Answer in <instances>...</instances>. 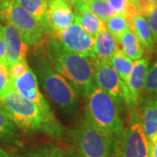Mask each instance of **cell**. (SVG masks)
<instances>
[{
  "instance_id": "6da1fadb",
  "label": "cell",
  "mask_w": 157,
  "mask_h": 157,
  "mask_svg": "<svg viewBox=\"0 0 157 157\" xmlns=\"http://www.w3.org/2000/svg\"><path fill=\"white\" fill-rule=\"evenodd\" d=\"M45 44V57L52 66L72 86L77 95L86 98L94 82L92 59L67 50L52 35Z\"/></svg>"
},
{
  "instance_id": "7a4b0ae2",
  "label": "cell",
  "mask_w": 157,
  "mask_h": 157,
  "mask_svg": "<svg viewBox=\"0 0 157 157\" xmlns=\"http://www.w3.org/2000/svg\"><path fill=\"white\" fill-rule=\"evenodd\" d=\"M0 101L18 128L28 133H41L52 138H60L65 135V128L54 113L44 112L13 89L10 90Z\"/></svg>"
},
{
  "instance_id": "3957f363",
  "label": "cell",
  "mask_w": 157,
  "mask_h": 157,
  "mask_svg": "<svg viewBox=\"0 0 157 157\" xmlns=\"http://www.w3.org/2000/svg\"><path fill=\"white\" fill-rule=\"evenodd\" d=\"M32 69L38 82L62 112L74 116L78 112V95L67 80L53 68L41 50L33 53Z\"/></svg>"
},
{
  "instance_id": "277c9868",
  "label": "cell",
  "mask_w": 157,
  "mask_h": 157,
  "mask_svg": "<svg viewBox=\"0 0 157 157\" xmlns=\"http://www.w3.org/2000/svg\"><path fill=\"white\" fill-rule=\"evenodd\" d=\"M86 99L87 104L85 115L119 143L123 132L124 124L120 111L111 96L94 84Z\"/></svg>"
},
{
  "instance_id": "5b68a950",
  "label": "cell",
  "mask_w": 157,
  "mask_h": 157,
  "mask_svg": "<svg viewBox=\"0 0 157 157\" xmlns=\"http://www.w3.org/2000/svg\"><path fill=\"white\" fill-rule=\"evenodd\" d=\"M75 151L80 157H114L118 143L86 116L71 130Z\"/></svg>"
},
{
  "instance_id": "8992f818",
  "label": "cell",
  "mask_w": 157,
  "mask_h": 157,
  "mask_svg": "<svg viewBox=\"0 0 157 157\" xmlns=\"http://www.w3.org/2000/svg\"><path fill=\"white\" fill-rule=\"evenodd\" d=\"M0 19L17 29L29 46L44 41L45 32L41 25L15 0H0Z\"/></svg>"
},
{
  "instance_id": "52a82bcc",
  "label": "cell",
  "mask_w": 157,
  "mask_h": 157,
  "mask_svg": "<svg viewBox=\"0 0 157 157\" xmlns=\"http://www.w3.org/2000/svg\"><path fill=\"white\" fill-rule=\"evenodd\" d=\"M114 157H149V145L138 109L130 110V121L123 129Z\"/></svg>"
},
{
  "instance_id": "ba28073f",
  "label": "cell",
  "mask_w": 157,
  "mask_h": 157,
  "mask_svg": "<svg viewBox=\"0 0 157 157\" xmlns=\"http://www.w3.org/2000/svg\"><path fill=\"white\" fill-rule=\"evenodd\" d=\"M67 50L80 56L95 59L94 51V39L86 33L77 22L72 23L66 28L52 34Z\"/></svg>"
},
{
  "instance_id": "9c48e42d",
  "label": "cell",
  "mask_w": 157,
  "mask_h": 157,
  "mask_svg": "<svg viewBox=\"0 0 157 157\" xmlns=\"http://www.w3.org/2000/svg\"><path fill=\"white\" fill-rule=\"evenodd\" d=\"M95 84L111 96L119 111L123 109V92L121 78L115 72L109 60L93 59Z\"/></svg>"
},
{
  "instance_id": "30bf717a",
  "label": "cell",
  "mask_w": 157,
  "mask_h": 157,
  "mask_svg": "<svg viewBox=\"0 0 157 157\" xmlns=\"http://www.w3.org/2000/svg\"><path fill=\"white\" fill-rule=\"evenodd\" d=\"M11 88L25 99L33 102L47 113H53L48 102L42 95L39 86L38 78L31 67L16 78H11Z\"/></svg>"
},
{
  "instance_id": "8fae6325",
  "label": "cell",
  "mask_w": 157,
  "mask_h": 157,
  "mask_svg": "<svg viewBox=\"0 0 157 157\" xmlns=\"http://www.w3.org/2000/svg\"><path fill=\"white\" fill-rule=\"evenodd\" d=\"M148 68V59L141 58L134 61L126 86H122L124 103L130 110L138 108L140 96L144 89L147 72Z\"/></svg>"
},
{
  "instance_id": "7c38bea8",
  "label": "cell",
  "mask_w": 157,
  "mask_h": 157,
  "mask_svg": "<svg viewBox=\"0 0 157 157\" xmlns=\"http://www.w3.org/2000/svg\"><path fill=\"white\" fill-rule=\"evenodd\" d=\"M3 37L6 45V58L8 69L18 62L26 60L29 45L23 39L21 34L10 24L2 25Z\"/></svg>"
},
{
  "instance_id": "4fadbf2b",
  "label": "cell",
  "mask_w": 157,
  "mask_h": 157,
  "mask_svg": "<svg viewBox=\"0 0 157 157\" xmlns=\"http://www.w3.org/2000/svg\"><path fill=\"white\" fill-rule=\"evenodd\" d=\"M139 115L148 145H157V95L146 96L139 102Z\"/></svg>"
},
{
  "instance_id": "5bb4252c",
  "label": "cell",
  "mask_w": 157,
  "mask_h": 157,
  "mask_svg": "<svg viewBox=\"0 0 157 157\" xmlns=\"http://www.w3.org/2000/svg\"><path fill=\"white\" fill-rule=\"evenodd\" d=\"M47 17L52 34L74 22V13L70 0H48Z\"/></svg>"
},
{
  "instance_id": "9a60e30c",
  "label": "cell",
  "mask_w": 157,
  "mask_h": 157,
  "mask_svg": "<svg viewBox=\"0 0 157 157\" xmlns=\"http://www.w3.org/2000/svg\"><path fill=\"white\" fill-rule=\"evenodd\" d=\"M71 4L73 7L74 21L78 23L91 37L94 39L101 32L107 30L106 23L90 11L86 5L77 2H73Z\"/></svg>"
},
{
  "instance_id": "2e32d148",
  "label": "cell",
  "mask_w": 157,
  "mask_h": 157,
  "mask_svg": "<svg viewBox=\"0 0 157 157\" xmlns=\"http://www.w3.org/2000/svg\"><path fill=\"white\" fill-rule=\"evenodd\" d=\"M16 157H80L77 152L69 147L54 143L33 147L18 154Z\"/></svg>"
},
{
  "instance_id": "e0dca14e",
  "label": "cell",
  "mask_w": 157,
  "mask_h": 157,
  "mask_svg": "<svg viewBox=\"0 0 157 157\" xmlns=\"http://www.w3.org/2000/svg\"><path fill=\"white\" fill-rule=\"evenodd\" d=\"M15 1L41 25L45 33L49 35L52 34V31L47 17L48 0H15Z\"/></svg>"
},
{
  "instance_id": "ac0fdd59",
  "label": "cell",
  "mask_w": 157,
  "mask_h": 157,
  "mask_svg": "<svg viewBox=\"0 0 157 157\" xmlns=\"http://www.w3.org/2000/svg\"><path fill=\"white\" fill-rule=\"evenodd\" d=\"M128 28L135 33L139 39L144 49L148 52H152L155 48L150 28L147 23V19L145 16L136 13L128 22Z\"/></svg>"
},
{
  "instance_id": "d6986e66",
  "label": "cell",
  "mask_w": 157,
  "mask_h": 157,
  "mask_svg": "<svg viewBox=\"0 0 157 157\" xmlns=\"http://www.w3.org/2000/svg\"><path fill=\"white\" fill-rule=\"evenodd\" d=\"M116 39L107 30L101 32L94 38V51L95 54L94 59L109 60L110 57L120 48Z\"/></svg>"
},
{
  "instance_id": "ffe728a7",
  "label": "cell",
  "mask_w": 157,
  "mask_h": 157,
  "mask_svg": "<svg viewBox=\"0 0 157 157\" xmlns=\"http://www.w3.org/2000/svg\"><path fill=\"white\" fill-rule=\"evenodd\" d=\"M117 43L121 45V52L133 61L141 59L144 54L143 45L129 28L120 37Z\"/></svg>"
},
{
  "instance_id": "44dd1931",
  "label": "cell",
  "mask_w": 157,
  "mask_h": 157,
  "mask_svg": "<svg viewBox=\"0 0 157 157\" xmlns=\"http://www.w3.org/2000/svg\"><path fill=\"white\" fill-rule=\"evenodd\" d=\"M18 138V128L13 123L0 101V141L13 143L17 142Z\"/></svg>"
},
{
  "instance_id": "7402d4cb",
  "label": "cell",
  "mask_w": 157,
  "mask_h": 157,
  "mask_svg": "<svg viewBox=\"0 0 157 157\" xmlns=\"http://www.w3.org/2000/svg\"><path fill=\"white\" fill-rule=\"evenodd\" d=\"M109 62L112 65L115 72L118 73L119 77L123 82L122 86H126L128 79L130 73L132 71L134 61L127 57L121 50L119 48L109 59Z\"/></svg>"
},
{
  "instance_id": "603a6c76",
  "label": "cell",
  "mask_w": 157,
  "mask_h": 157,
  "mask_svg": "<svg viewBox=\"0 0 157 157\" xmlns=\"http://www.w3.org/2000/svg\"><path fill=\"white\" fill-rule=\"evenodd\" d=\"M107 30L118 41L120 37L128 29L127 19L122 14H115L106 21Z\"/></svg>"
},
{
  "instance_id": "cb8c5ba5",
  "label": "cell",
  "mask_w": 157,
  "mask_h": 157,
  "mask_svg": "<svg viewBox=\"0 0 157 157\" xmlns=\"http://www.w3.org/2000/svg\"><path fill=\"white\" fill-rule=\"evenodd\" d=\"M87 6L90 11L94 12L97 17L104 22H106L113 15L117 14V12L107 3V0H93Z\"/></svg>"
},
{
  "instance_id": "d4e9b609",
  "label": "cell",
  "mask_w": 157,
  "mask_h": 157,
  "mask_svg": "<svg viewBox=\"0 0 157 157\" xmlns=\"http://www.w3.org/2000/svg\"><path fill=\"white\" fill-rule=\"evenodd\" d=\"M144 90L157 95V60L147 68Z\"/></svg>"
},
{
  "instance_id": "484cf974",
  "label": "cell",
  "mask_w": 157,
  "mask_h": 157,
  "mask_svg": "<svg viewBox=\"0 0 157 157\" xmlns=\"http://www.w3.org/2000/svg\"><path fill=\"white\" fill-rule=\"evenodd\" d=\"M11 89L9 69L5 65L0 63V100Z\"/></svg>"
},
{
  "instance_id": "4316f807",
  "label": "cell",
  "mask_w": 157,
  "mask_h": 157,
  "mask_svg": "<svg viewBox=\"0 0 157 157\" xmlns=\"http://www.w3.org/2000/svg\"><path fill=\"white\" fill-rule=\"evenodd\" d=\"M135 5L137 12L147 17L157 5V0H131Z\"/></svg>"
},
{
  "instance_id": "83f0119b",
  "label": "cell",
  "mask_w": 157,
  "mask_h": 157,
  "mask_svg": "<svg viewBox=\"0 0 157 157\" xmlns=\"http://www.w3.org/2000/svg\"><path fill=\"white\" fill-rule=\"evenodd\" d=\"M147 23L150 28L155 46L157 47V5L147 16Z\"/></svg>"
},
{
  "instance_id": "f1b7e54d",
  "label": "cell",
  "mask_w": 157,
  "mask_h": 157,
  "mask_svg": "<svg viewBox=\"0 0 157 157\" xmlns=\"http://www.w3.org/2000/svg\"><path fill=\"white\" fill-rule=\"evenodd\" d=\"M107 2L117 13L122 15L133 5L131 0H107Z\"/></svg>"
},
{
  "instance_id": "f546056e",
  "label": "cell",
  "mask_w": 157,
  "mask_h": 157,
  "mask_svg": "<svg viewBox=\"0 0 157 157\" xmlns=\"http://www.w3.org/2000/svg\"><path fill=\"white\" fill-rule=\"evenodd\" d=\"M30 66L27 63V60H25V61L18 62L17 64L13 65L9 67V75H10V78H16L17 76L21 75L22 73H24L27 68L29 67Z\"/></svg>"
},
{
  "instance_id": "4dcf8cb0",
  "label": "cell",
  "mask_w": 157,
  "mask_h": 157,
  "mask_svg": "<svg viewBox=\"0 0 157 157\" xmlns=\"http://www.w3.org/2000/svg\"><path fill=\"white\" fill-rule=\"evenodd\" d=\"M0 63L7 67L6 58V45L3 37V32H2V25L0 24Z\"/></svg>"
},
{
  "instance_id": "1f68e13d",
  "label": "cell",
  "mask_w": 157,
  "mask_h": 157,
  "mask_svg": "<svg viewBox=\"0 0 157 157\" xmlns=\"http://www.w3.org/2000/svg\"><path fill=\"white\" fill-rule=\"evenodd\" d=\"M149 157H157V145L149 146Z\"/></svg>"
},
{
  "instance_id": "d6a6232c",
  "label": "cell",
  "mask_w": 157,
  "mask_h": 157,
  "mask_svg": "<svg viewBox=\"0 0 157 157\" xmlns=\"http://www.w3.org/2000/svg\"><path fill=\"white\" fill-rule=\"evenodd\" d=\"M0 157H14L11 153L5 150L4 148L0 147Z\"/></svg>"
},
{
  "instance_id": "836d02e7",
  "label": "cell",
  "mask_w": 157,
  "mask_h": 157,
  "mask_svg": "<svg viewBox=\"0 0 157 157\" xmlns=\"http://www.w3.org/2000/svg\"><path fill=\"white\" fill-rule=\"evenodd\" d=\"M93 0H70L71 3H73V2H77V3H80V4H84V5H88L90 2H92Z\"/></svg>"
}]
</instances>
